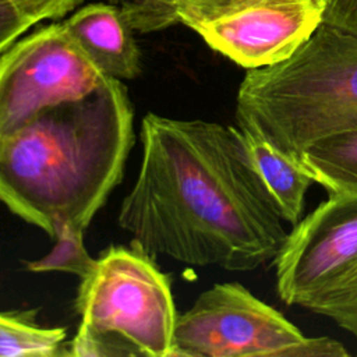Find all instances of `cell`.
I'll return each instance as SVG.
<instances>
[{"label":"cell","instance_id":"obj_1","mask_svg":"<svg viewBox=\"0 0 357 357\" xmlns=\"http://www.w3.org/2000/svg\"><path fill=\"white\" fill-rule=\"evenodd\" d=\"M142 162L119 226L149 255L195 266L254 271L286 241L238 127L148 113Z\"/></svg>","mask_w":357,"mask_h":357},{"label":"cell","instance_id":"obj_2","mask_svg":"<svg viewBox=\"0 0 357 357\" xmlns=\"http://www.w3.org/2000/svg\"><path fill=\"white\" fill-rule=\"evenodd\" d=\"M132 142L126 86L109 77L0 139V201L52 238L63 223L85 230L120 183Z\"/></svg>","mask_w":357,"mask_h":357},{"label":"cell","instance_id":"obj_3","mask_svg":"<svg viewBox=\"0 0 357 357\" xmlns=\"http://www.w3.org/2000/svg\"><path fill=\"white\" fill-rule=\"evenodd\" d=\"M236 120L296 160L315 141L357 130V36L321 24L287 60L247 70Z\"/></svg>","mask_w":357,"mask_h":357},{"label":"cell","instance_id":"obj_4","mask_svg":"<svg viewBox=\"0 0 357 357\" xmlns=\"http://www.w3.org/2000/svg\"><path fill=\"white\" fill-rule=\"evenodd\" d=\"M74 357H172L177 312L170 279L137 245H112L81 279Z\"/></svg>","mask_w":357,"mask_h":357},{"label":"cell","instance_id":"obj_5","mask_svg":"<svg viewBox=\"0 0 357 357\" xmlns=\"http://www.w3.org/2000/svg\"><path fill=\"white\" fill-rule=\"evenodd\" d=\"M344 357L331 337H307L237 282L218 283L177 315L172 357Z\"/></svg>","mask_w":357,"mask_h":357},{"label":"cell","instance_id":"obj_6","mask_svg":"<svg viewBox=\"0 0 357 357\" xmlns=\"http://www.w3.org/2000/svg\"><path fill=\"white\" fill-rule=\"evenodd\" d=\"M107 78L63 22L36 29L0 57V139L43 110L92 93Z\"/></svg>","mask_w":357,"mask_h":357},{"label":"cell","instance_id":"obj_7","mask_svg":"<svg viewBox=\"0 0 357 357\" xmlns=\"http://www.w3.org/2000/svg\"><path fill=\"white\" fill-rule=\"evenodd\" d=\"M287 305L307 308L357 271V192L329 194L287 233L272 261Z\"/></svg>","mask_w":357,"mask_h":357},{"label":"cell","instance_id":"obj_8","mask_svg":"<svg viewBox=\"0 0 357 357\" xmlns=\"http://www.w3.org/2000/svg\"><path fill=\"white\" fill-rule=\"evenodd\" d=\"M326 0H244L194 31L215 52L245 70L291 57L324 24Z\"/></svg>","mask_w":357,"mask_h":357},{"label":"cell","instance_id":"obj_9","mask_svg":"<svg viewBox=\"0 0 357 357\" xmlns=\"http://www.w3.org/2000/svg\"><path fill=\"white\" fill-rule=\"evenodd\" d=\"M63 24L102 73L116 79L139 75V49L131 26L114 4H88Z\"/></svg>","mask_w":357,"mask_h":357},{"label":"cell","instance_id":"obj_10","mask_svg":"<svg viewBox=\"0 0 357 357\" xmlns=\"http://www.w3.org/2000/svg\"><path fill=\"white\" fill-rule=\"evenodd\" d=\"M240 131L252 169L271 205L283 222L297 225L305 208V194L314 183L312 177L298 160L287 156L262 137Z\"/></svg>","mask_w":357,"mask_h":357},{"label":"cell","instance_id":"obj_11","mask_svg":"<svg viewBox=\"0 0 357 357\" xmlns=\"http://www.w3.org/2000/svg\"><path fill=\"white\" fill-rule=\"evenodd\" d=\"M114 4L132 31L155 32L184 24L192 31L208 21L216 20L244 0H109Z\"/></svg>","mask_w":357,"mask_h":357},{"label":"cell","instance_id":"obj_12","mask_svg":"<svg viewBox=\"0 0 357 357\" xmlns=\"http://www.w3.org/2000/svg\"><path fill=\"white\" fill-rule=\"evenodd\" d=\"M298 162L328 195L357 192V130L315 141L303 151Z\"/></svg>","mask_w":357,"mask_h":357},{"label":"cell","instance_id":"obj_13","mask_svg":"<svg viewBox=\"0 0 357 357\" xmlns=\"http://www.w3.org/2000/svg\"><path fill=\"white\" fill-rule=\"evenodd\" d=\"M70 356L64 328L38 324L36 311H0V357Z\"/></svg>","mask_w":357,"mask_h":357},{"label":"cell","instance_id":"obj_14","mask_svg":"<svg viewBox=\"0 0 357 357\" xmlns=\"http://www.w3.org/2000/svg\"><path fill=\"white\" fill-rule=\"evenodd\" d=\"M84 229L63 223L56 229L53 250L40 259L28 262L31 272H68L81 279L89 275L95 265L93 259L84 245Z\"/></svg>","mask_w":357,"mask_h":357},{"label":"cell","instance_id":"obj_15","mask_svg":"<svg viewBox=\"0 0 357 357\" xmlns=\"http://www.w3.org/2000/svg\"><path fill=\"white\" fill-rule=\"evenodd\" d=\"M33 24L42 20H57L67 15L82 0H10Z\"/></svg>","mask_w":357,"mask_h":357},{"label":"cell","instance_id":"obj_16","mask_svg":"<svg viewBox=\"0 0 357 357\" xmlns=\"http://www.w3.org/2000/svg\"><path fill=\"white\" fill-rule=\"evenodd\" d=\"M35 25L10 0H0V52L10 45L28 28Z\"/></svg>","mask_w":357,"mask_h":357},{"label":"cell","instance_id":"obj_17","mask_svg":"<svg viewBox=\"0 0 357 357\" xmlns=\"http://www.w3.org/2000/svg\"><path fill=\"white\" fill-rule=\"evenodd\" d=\"M324 24L357 36V0H326Z\"/></svg>","mask_w":357,"mask_h":357}]
</instances>
